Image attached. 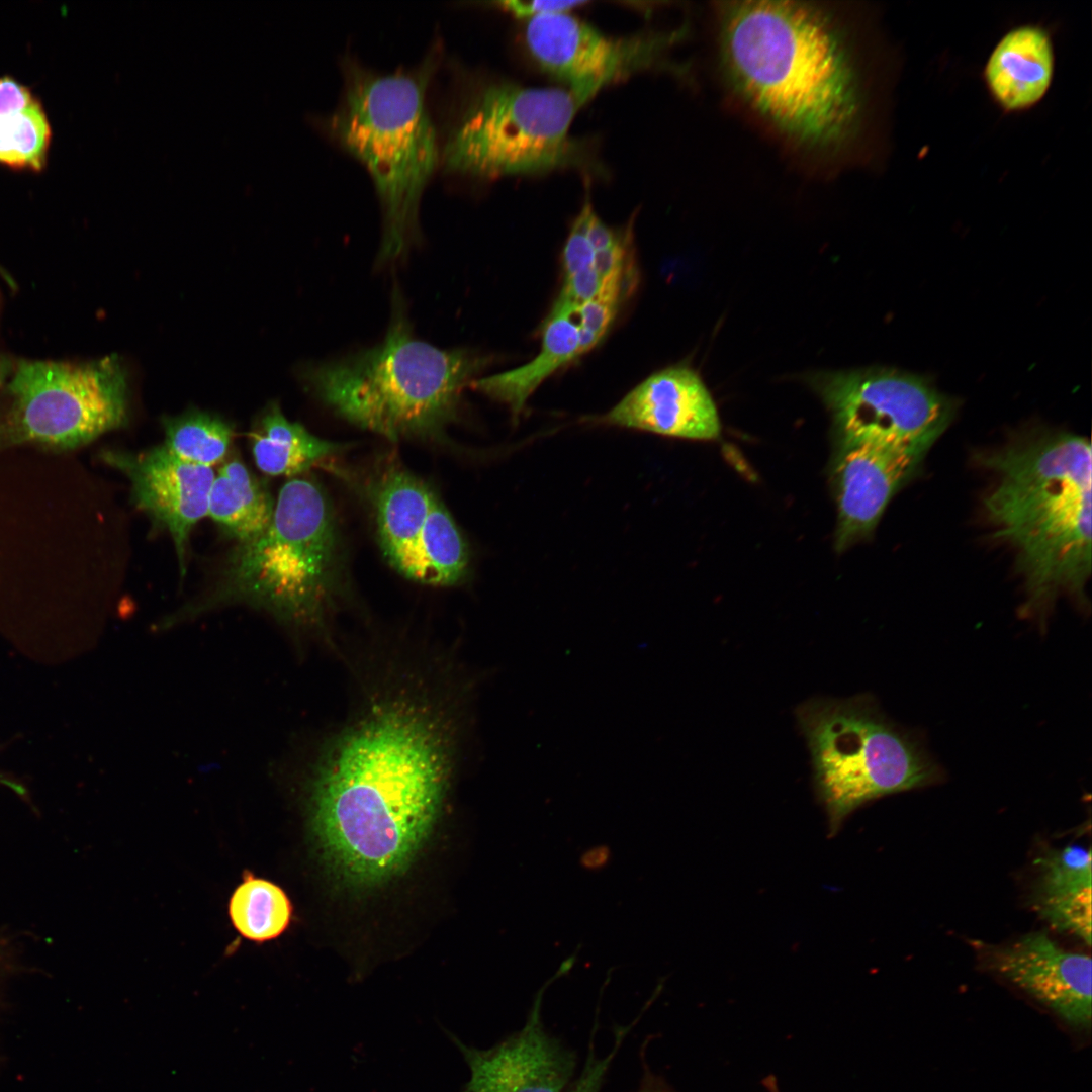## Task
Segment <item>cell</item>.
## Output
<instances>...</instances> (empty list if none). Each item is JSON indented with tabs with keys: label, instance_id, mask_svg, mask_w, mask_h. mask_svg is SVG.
<instances>
[{
	"label": "cell",
	"instance_id": "cell-1",
	"mask_svg": "<svg viewBox=\"0 0 1092 1092\" xmlns=\"http://www.w3.org/2000/svg\"><path fill=\"white\" fill-rule=\"evenodd\" d=\"M455 704L428 674L394 671L320 749L309 766L313 825L346 877L396 874L431 831L456 768Z\"/></svg>",
	"mask_w": 1092,
	"mask_h": 1092
},
{
	"label": "cell",
	"instance_id": "cell-2",
	"mask_svg": "<svg viewBox=\"0 0 1092 1092\" xmlns=\"http://www.w3.org/2000/svg\"><path fill=\"white\" fill-rule=\"evenodd\" d=\"M718 46L737 98L785 140L842 154L864 138L872 80L858 42L831 8L745 1L718 8Z\"/></svg>",
	"mask_w": 1092,
	"mask_h": 1092
},
{
	"label": "cell",
	"instance_id": "cell-3",
	"mask_svg": "<svg viewBox=\"0 0 1092 1092\" xmlns=\"http://www.w3.org/2000/svg\"><path fill=\"white\" fill-rule=\"evenodd\" d=\"M977 460L997 477L983 503L995 537L1015 552L1025 612L1042 620L1062 594L1085 606L1092 560L1089 439L1039 431Z\"/></svg>",
	"mask_w": 1092,
	"mask_h": 1092
},
{
	"label": "cell",
	"instance_id": "cell-4",
	"mask_svg": "<svg viewBox=\"0 0 1092 1092\" xmlns=\"http://www.w3.org/2000/svg\"><path fill=\"white\" fill-rule=\"evenodd\" d=\"M436 65L435 56L393 73L343 64L344 92L328 129L373 181L383 217L380 262L402 257L419 238L421 198L441 162L426 102Z\"/></svg>",
	"mask_w": 1092,
	"mask_h": 1092
},
{
	"label": "cell",
	"instance_id": "cell-5",
	"mask_svg": "<svg viewBox=\"0 0 1092 1092\" xmlns=\"http://www.w3.org/2000/svg\"><path fill=\"white\" fill-rule=\"evenodd\" d=\"M387 333L376 346L310 366L308 388L335 413L390 440L435 437L455 418L462 390L488 363L468 349L443 350L415 336L394 291Z\"/></svg>",
	"mask_w": 1092,
	"mask_h": 1092
},
{
	"label": "cell",
	"instance_id": "cell-6",
	"mask_svg": "<svg viewBox=\"0 0 1092 1092\" xmlns=\"http://www.w3.org/2000/svg\"><path fill=\"white\" fill-rule=\"evenodd\" d=\"M338 570V534L327 495L315 480L293 477L279 490L269 527L239 544L210 594L178 614L241 603L292 629L321 631Z\"/></svg>",
	"mask_w": 1092,
	"mask_h": 1092
},
{
	"label": "cell",
	"instance_id": "cell-7",
	"mask_svg": "<svg viewBox=\"0 0 1092 1092\" xmlns=\"http://www.w3.org/2000/svg\"><path fill=\"white\" fill-rule=\"evenodd\" d=\"M795 716L831 836L862 805L940 777L920 745L887 719L870 695L813 697L796 707Z\"/></svg>",
	"mask_w": 1092,
	"mask_h": 1092
},
{
	"label": "cell",
	"instance_id": "cell-8",
	"mask_svg": "<svg viewBox=\"0 0 1092 1092\" xmlns=\"http://www.w3.org/2000/svg\"><path fill=\"white\" fill-rule=\"evenodd\" d=\"M586 103L565 87L496 81L470 98L441 147L447 172L480 178L535 175L583 165L570 126Z\"/></svg>",
	"mask_w": 1092,
	"mask_h": 1092
},
{
	"label": "cell",
	"instance_id": "cell-9",
	"mask_svg": "<svg viewBox=\"0 0 1092 1092\" xmlns=\"http://www.w3.org/2000/svg\"><path fill=\"white\" fill-rule=\"evenodd\" d=\"M0 416V447L34 444L73 449L119 428L127 382L116 356L87 363L21 361Z\"/></svg>",
	"mask_w": 1092,
	"mask_h": 1092
},
{
	"label": "cell",
	"instance_id": "cell-10",
	"mask_svg": "<svg viewBox=\"0 0 1092 1092\" xmlns=\"http://www.w3.org/2000/svg\"><path fill=\"white\" fill-rule=\"evenodd\" d=\"M832 416L836 442L925 455L946 431L954 400L922 376L892 368L822 372L810 378Z\"/></svg>",
	"mask_w": 1092,
	"mask_h": 1092
},
{
	"label": "cell",
	"instance_id": "cell-11",
	"mask_svg": "<svg viewBox=\"0 0 1092 1092\" xmlns=\"http://www.w3.org/2000/svg\"><path fill=\"white\" fill-rule=\"evenodd\" d=\"M677 35L611 37L569 12L529 19L525 29L536 63L586 102L611 83L659 63Z\"/></svg>",
	"mask_w": 1092,
	"mask_h": 1092
},
{
	"label": "cell",
	"instance_id": "cell-12",
	"mask_svg": "<svg viewBox=\"0 0 1092 1092\" xmlns=\"http://www.w3.org/2000/svg\"><path fill=\"white\" fill-rule=\"evenodd\" d=\"M980 963L1055 1014L1069 1029L1089 1034L1091 958L1066 949L1045 932L1005 944L975 945Z\"/></svg>",
	"mask_w": 1092,
	"mask_h": 1092
},
{
	"label": "cell",
	"instance_id": "cell-13",
	"mask_svg": "<svg viewBox=\"0 0 1092 1092\" xmlns=\"http://www.w3.org/2000/svg\"><path fill=\"white\" fill-rule=\"evenodd\" d=\"M102 457L129 479L136 507L170 533L184 576L188 537L207 516L214 471L180 459L164 444L139 453L105 451Z\"/></svg>",
	"mask_w": 1092,
	"mask_h": 1092
},
{
	"label": "cell",
	"instance_id": "cell-14",
	"mask_svg": "<svg viewBox=\"0 0 1092 1092\" xmlns=\"http://www.w3.org/2000/svg\"><path fill=\"white\" fill-rule=\"evenodd\" d=\"M925 455L863 442H837L831 481L837 507L835 549L866 539Z\"/></svg>",
	"mask_w": 1092,
	"mask_h": 1092
},
{
	"label": "cell",
	"instance_id": "cell-15",
	"mask_svg": "<svg viewBox=\"0 0 1092 1092\" xmlns=\"http://www.w3.org/2000/svg\"><path fill=\"white\" fill-rule=\"evenodd\" d=\"M547 984L537 993L524 1026L500 1043L479 1050L459 1044L470 1070L463 1092H564L576 1058L545 1028Z\"/></svg>",
	"mask_w": 1092,
	"mask_h": 1092
},
{
	"label": "cell",
	"instance_id": "cell-16",
	"mask_svg": "<svg viewBox=\"0 0 1092 1092\" xmlns=\"http://www.w3.org/2000/svg\"><path fill=\"white\" fill-rule=\"evenodd\" d=\"M598 422L692 440H713L721 432L709 390L698 373L686 365L651 374Z\"/></svg>",
	"mask_w": 1092,
	"mask_h": 1092
},
{
	"label": "cell",
	"instance_id": "cell-17",
	"mask_svg": "<svg viewBox=\"0 0 1092 1092\" xmlns=\"http://www.w3.org/2000/svg\"><path fill=\"white\" fill-rule=\"evenodd\" d=\"M1055 72V51L1049 31L1022 24L996 43L983 70L994 102L1006 113L1028 110L1049 92Z\"/></svg>",
	"mask_w": 1092,
	"mask_h": 1092
},
{
	"label": "cell",
	"instance_id": "cell-18",
	"mask_svg": "<svg viewBox=\"0 0 1092 1092\" xmlns=\"http://www.w3.org/2000/svg\"><path fill=\"white\" fill-rule=\"evenodd\" d=\"M1031 902L1053 928L1091 944V852L1081 845L1050 849L1036 860Z\"/></svg>",
	"mask_w": 1092,
	"mask_h": 1092
},
{
	"label": "cell",
	"instance_id": "cell-19",
	"mask_svg": "<svg viewBox=\"0 0 1092 1092\" xmlns=\"http://www.w3.org/2000/svg\"><path fill=\"white\" fill-rule=\"evenodd\" d=\"M577 307L557 298L542 332L540 352L515 369L475 378L470 385L506 404L515 417L524 411L533 392L556 370L580 356Z\"/></svg>",
	"mask_w": 1092,
	"mask_h": 1092
},
{
	"label": "cell",
	"instance_id": "cell-20",
	"mask_svg": "<svg viewBox=\"0 0 1092 1092\" xmlns=\"http://www.w3.org/2000/svg\"><path fill=\"white\" fill-rule=\"evenodd\" d=\"M275 503L268 486L234 455L223 462L213 479L207 516L241 544L269 527Z\"/></svg>",
	"mask_w": 1092,
	"mask_h": 1092
},
{
	"label": "cell",
	"instance_id": "cell-21",
	"mask_svg": "<svg viewBox=\"0 0 1092 1092\" xmlns=\"http://www.w3.org/2000/svg\"><path fill=\"white\" fill-rule=\"evenodd\" d=\"M468 563L466 543L436 495L415 543L396 569L415 581L447 586L465 577Z\"/></svg>",
	"mask_w": 1092,
	"mask_h": 1092
},
{
	"label": "cell",
	"instance_id": "cell-22",
	"mask_svg": "<svg viewBox=\"0 0 1092 1092\" xmlns=\"http://www.w3.org/2000/svg\"><path fill=\"white\" fill-rule=\"evenodd\" d=\"M436 494L403 470L388 473L376 493V520L384 555L395 568L415 543Z\"/></svg>",
	"mask_w": 1092,
	"mask_h": 1092
},
{
	"label": "cell",
	"instance_id": "cell-23",
	"mask_svg": "<svg viewBox=\"0 0 1092 1092\" xmlns=\"http://www.w3.org/2000/svg\"><path fill=\"white\" fill-rule=\"evenodd\" d=\"M250 439L257 467L270 476L294 477L343 448L289 421L276 404L262 416Z\"/></svg>",
	"mask_w": 1092,
	"mask_h": 1092
},
{
	"label": "cell",
	"instance_id": "cell-24",
	"mask_svg": "<svg viewBox=\"0 0 1092 1092\" xmlns=\"http://www.w3.org/2000/svg\"><path fill=\"white\" fill-rule=\"evenodd\" d=\"M229 917L243 938L262 943L279 937L288 928L292 905L277 884L244 872L230 897Z\"/></svg>",
	"mask_w": 1092,
	"mask_h": 1092
},
{
	"label": "cell",
	"instance_id": "cell-25",
	"mask_svg": "<svg viewBox=\"0 0 1092 1092\" xmlns=\"http://www.w3.org/2000/svg\"><path fill=\"white\" fill-rule=\"evenodd\" d=\"M164 445L180 459L206 467L223 461L234 436L221 418L192 411L163 420Z\"/></svg>",
	"mask_w": 1092,
	"mask_h": 1092
},
{
	"label": "cell",
	"instance_id": "cell-26",
	"mask_svg": "<svg viewBox=\"0 0 1092 1092\" xmlns=\"http://www.w3.org/2000/svg\"><path fill=\"white\" fill-rule=\"evenodd\" d=\"M50 140V126L38 103L0 117V162L41 168Z\"/></svg>",
	"mask_w": 1092,
	"mask_h": 1092
},
{
	"label": "cell",
	"instance_id": "cell-27",
	"mask_svg": "<svg viewBox=\"0 0 1092 1092\" xmlns=\"http://www.w3.org/2000/svg\"><path fill=\"white\" fill-rule=\"evenodd\" d=\"M624 282L616 278L606 280L600 294L577 309L580 355L593 349L613 323L625 292Z\"/></svg>",
	"mask_w": 1092,
	"mask_h": 1092
},
{
	"label": "cell",
	"instance_id": "cell-28",
	"mask_svg": "<svg viewBox=\"0 0 1092 1092\" xmlns=\"http://www.w3.org/2000/svg\"><path fill=\"white\" fill-rule=\"evenodd\" d=\"M629 1029L630 1026L624 1027L616 1033V1041L612 1051L604 1057H597L593 1044L589 1045L583 1070L568 1092H599L605 1075Z\"/></svg>",
	"mask_w": 1092,
	"mask_h": 1092
},
{
	"label": "cell",
	"instance_id": "cell-29",
	"mask_svg": "<svg viewBox=\"0 0 1092 1092\" xmlns=\"http://www.w3.org/2000/svg\"><path fill=\"white\" fill-rule=\"evenodd\" d=\"M595 254L587 240L583 223L577 215L562 253L564 278L593 266Z\"/></svg>",
	"mask_w": 1092,
	"mask_h": 1092
},
{
	"label": "cell",
	"instance_id": "cell-30",
	"mask_svg": "<svg viewBox=\"0 0 1092 1092\" xmlns=\"http://www.w3.org/2000/svg\"><path fill=\"white\" fill-rule=\"evenodd\" d=\"M603 284V279L596 269L590 266L564 278V284L558 297L579 308L600 294Z\"/></svg>",
	"mask_w": 1092,
	"mask_h": 1092
},
{
	"label": "cell",
	"instance_id": "cell-31",
	"mask_svg": "<svg viewBox=\"0 0 1092 1092\" xmlns=\"http://www.w3.org/2000/svg\"><path fill=\"white\" fill-rule=\"evenodd\" d=\"M586 1H553V0H509L500 1L497 4L504 10H507L511 14L519 18H527V20L557 13H567L572 9L585 5Z\"/></svg>",
	"mask_w": 1092,
	"mask_h": 1092
},
{
	"label": "cell",
	"instance_id": "cell-32",
	"mask_svg": "<svg viewBox=\"0 0 1092 1092\" xmlns=\"http://www.w3.org/2000/svg\"><path fill=\"white\" fill-rule=\"evenodd\" d=\"M29 91L12 79H0V117L36 105Z\"/></svg>",
	"mask_w": 1092,
	"mask_h": 1092
},
{
	"label": "cell",
	"instance_id": "cell-33",
	"mask_svg": "<svg viewBox=\"0 0 1092 1092\" xmlns=\"http://www.w3.org/2000/svg\"><path fill=\"white\" fill-rule=\"evenodd\" d=\"M612 859V851L605 844L584 850L579 857V864L588 872H600L607 868Z\"/></svg>",
	"mask_w": 1092,
	"mask_h": 1092
},
{
	"label": "cell",
	"instance_id": "cell-34",
	"mask_svg": "<svg viewBox=\"0 0 1092 1092\" xmlns=\"http://www.w3.org/2000/svg\"><path fill=\"white\" fill-rule=\"evenodd\" d=\"M635 1092H671V1090L652 1075H646Z\"/></svg>",
	"mask_w": 1092,
	"mask_h": 1092
},
{
	"label": "cell",
	"instance_id": "cell-35",
	"mask_svg": "<svg viewBox=\"0 0 1092 1092\" xmlns=\"http://www.w3.org/2000/svg\"><path fill=\"white\" fill-rule=\"evenodd\" d=\"M763 1084H764L767 1092H781L780 1089H779L777 1080L772 1076L766 1077L765 1080L763 1081Z\"/></svg>",
	"mask_w": 1092,
	"mask_h": 1092
},
{
	"label": "cell",
	"instance_id": "cell-36",
	"mask_svg": "<svg viewBox=\"0 0 1092 1092\" xmlns=\"http://www.w3.org/2000/svg\"><path fill=\"white\" fill-rule=\"evenodd\" d=\"M6 373H7V366L4 363V361L0 358V388H1L3 382H4L5 378H6Z\"/></svg>",
	"mask_w": 1092,
	"mask_h": 1092
},
{
	"label": "cell",
	"instance_id": "cell-37",
	"mask_svg": "<svg viewBox=\"0 0 1092 1092\" xmlns=\"http://www.w3.org/2000/svg\"><path fill=\"white\" fill-rule=\"evenodd\" d=\"M0 782H3L5 785H8L10 788H14L16 790H18V788H19V786L17 784H15L13 782H10L9 780H6L1 776H0Z\"/></svg>",
	"mask_w": 1092,
	"mask_h": 1092
}]
</instances>
